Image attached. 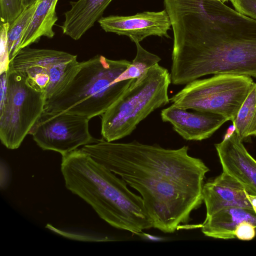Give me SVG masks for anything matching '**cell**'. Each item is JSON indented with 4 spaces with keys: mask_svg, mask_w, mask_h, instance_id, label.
I'll return each instance as SVG.
<instances>
[{
    "mask_svg": "<svg viewBox=\"0 0 256 256\" xmlns=\"http://www.w3.org/2000/svg\"><path fill=\"white\" fill-rule=\"evenodd\" d=\"M182 18L196 32L216 38H256V20L212 0H173Z\"/></svg>",
    "mask_w": 256,
    "mask_h": 256,
    "instance_id": "cell-8",
    "label": "cell"
},
{
    "mask_svg": "<svg viewBox=\"0 0 256 256\" xmlns=\"http://www.w3.org/2000/svg\"><path fill=\"white\" fill-rule=\"evenodd\" d=\"M230 1L237 12L256 20V0H230Z\"/></svg>",
    "mask_w": 256,
    "mask_h": 256,
    "instance_id": "cell-22",
    "label": "cell"
},
{
    "mask_svg": "<svg viewBox=\"0 0 256 256\" xmlns=\"http://www.w3.org/2000/svg\"><path fill=\"white\" fill-rule=\"evenodd\" d=\"M212 0L218 1V2H220L224 3V2H228V1H229L230 0Z\"/></svg>",
    "mask_w": 256,
    "mask_h": 256,
    "instance_id": "cell-27",
    "label": "cell"
},
{
    "mask_svg": "<svg viewBox=\"0 0 256 256\" xmlns=\"http://www.w3.org/2000/svg\"><path fill=\"white\" fill-rule=\"evenodd\" d=\"M232 123L234 131L241 140L256 136V82L246 96Z\"/></svg>",
    "mask_w": 256,
    "mask_h": 256,
    "instance_id": "cell-18",
    "label": "cell"
},
{
    "mask_svg": "<svg viewBox=\"0 0 256 256\" xmlns=\"http://www.w3.org/2000/svg\"><path fill=\"white\" fill-rule=\"evenodd\" d=\"M23 0H0V16L2 22L11 24L23 12Z\"/></svg>",
    "mask_w": 256,
    "mask_h": 256,
    "instance_id": "cell-21",
    "label": "cell"
},
{
    "mask_svg": "<svg viewBox=\"0 0 256 256\" xmlns=\"http://www.w3.org/2000/svg\"><path fill=\"white\" fill-rule=\"evenodd\" d=\"M254 83L246 76L215 74L186 84L170 100L177 108L221 115L233 122Z\"/></svg>",
    "mask_w": 256,
    "mask_h": 256,
    "instance_id": "cell-7",
    "label": "cell"
},
{
    "mask_svg": "<svg viewBox=\"0 0 256 256\" xmlns=\"http://www.w3.org/2000/svg\"><path fill=\"white\" fill-rule=\"evenodd\" d=\"M40 0L24 9L19 16L10 24L7 34V50L10 61L20 50L24 34L30 22Z\"/></svg>",
    "mask_w": 256,
    "mask_h": 256,
    "instance_id": "cell-19",
    "label": "cell"
},
{
    "mask_svg": "<svg viewBox=\"0 0 256 256\" xmlns=\"http://www.w3.org/2000/svg\"><path fill=\"white\" fill-rule=\"evenodd\" d=\"M78 64L77 56L50 49H20L9 66L24 76L36 88L46 94V100L60 92Z\"/></svg>",
    "mask_w": 256,
    "mask_h": 256,
    "instance_id": "cell-9",
    "label": "cell"
},
{
    "mask_svg": "<svg viewBox=\"0 0 256 256\" xmlns=\"http://www.w3.org/2000/svg\"><path fill=\"white\" fill-rule=\"evenodd\" d=\"M242 142L234 131L214 146L223 172L239 181L250 195L256 196V160Z\"/></svg>",
    "mask_w": 256,
    "mask_h": 256,
    "instance_id": "cell-13",
    "label": "cell"
},
{
    "mask_svg": "<svg viewBox=\"0 0 256 256\" xmlns=\"http://www.w3.org/2000/svg\"><path fill=\"white\" fill-rule=\"evenodd\" d=\"M112 0H78L70 2L62 26L64 34L78 40L100 18Z\"/></svg>",
    "mask_w": 256,
    "mask_h": 256,
    "instance_id": "cell-15",
    "label": "cell"
},
{
    "mask_svg": "<svg viewBox=\"0 0 256 256\" xmlns=\"http://www.w3.org/2000/svg\"><path fill=\"white\" fill-rule=\"evenodd\" d=\"M136 46V54L128 68L118 76L116 82L138 79L148 70L161 60L160 57L152 54L143 48L140 42H134Z\"/></svg>",
    "mask_w": 256,
    "mask_h": 256,
    "instance_id": "cell-20",
    "label": "cell"
},
{
    "mask_svg": "<svg viewBox=\"0 0 256 256\" xmlns=\"http://www.w3.org/2000/svg\"><path fill=\"white\" fill-rule=\"evenodd\" d=\"M162 120L170 123L173 129L188 140H202L210 137L228 120L224 116L210 112L177 108L172 104L160 112Z\"/></svg>",
    "mask_w": 256,
    "mask_h": 256,
    "instance_id": "cell-12",
    "label": "cell"
},
{
    "mask_svg": "<svg viewBox=\"0 0 256 256\" xmlns=\"http://www.w3.org/2000/svg\"><path fill=\"white\" fill-rule=\"evenodd\" d=\"M248 194L246 188L239 181L222 172L204 184L202 198L206 207V216L230 207L252 208Z\"/></svg>",
    "mask_w": 256,
    "mask_h": 256,
    "instance_id": "cell-14",
    "label": "cell"
},
{
    "mask_svg": "<svg viewBox=\"0 0 256 256\" xmlns=\"http://www.w3.org/2000/svg\"><path fill=\"white\" fill-rule=\"evenodd\" d=\"M0 139L8 148L16 149L44 112L46 94L34 86L8 64L0 74Z\"/></svg>",
    "mask_w": 256,
    "mask_h": 256,
    "instance_id": "cell-6",
    "label": "cell"
},
{
    "mask_svg": "<svg viewBox=\"0 0 256 256\" xmlns=\"http://www.w3.org/2000/svg\"><path fill=\"white\" fill-rule=\"evenodd\" d=\"M98 54L78 62L64 89L46 100L45 110L77 114L89 119L104 113L134 79L116 82L130 64Z\"/></svg>",
    "mask_w": 256,
    "mask_h": 256,
    "instance_id": "cell-4",
    "label": "cell"
},
{
    "mask_svg": "<svg viewBox=\"0 0 256 256\" xmlns=\"http://www.w3.org/2000/svg\"><path fill=\"white\" fill-rule=\"evenodd\" d=\"M248 198L252 204L253 210L256 213V196H252L248 194Z\"/></svg>",
    "mask_w": 256,
    "mask_h": 256,
    "instance_id": "cell-25",
    "label": "cell"
},
{
    "mask_svg": "<svg viewBox=\"0 0 256 256\" xmlns=\"http://www.w3.org/2000/svg\"><path fill=\"white\" fill-rule=\"evenodd\" d=\"M90 120L77 114L44 110L29 134L42 150H53L63 156L80 146L98 141L89 132Z\"/></svg>",
    "mask_w": 256,
    "mask_h": 256,
    "instance_id": "cell-10",
    "label": "cell"
},
{
    "mask_svg": "<svg viewBox=\"0 0 256 256\" xmlns=\"http://www.w3.org/2000/svg\"><path fill=\"white\" fill-rule=\"evenodd\" d=\"M0 166V172L4 174H0V187L1 188H5L8 186L9 180V172L5 164H2L1 162Z\"/></svg>",
    "mask_w": 256,
    "mask_h": 256,
    "instance_id": "cell-24",
    "label": "cell"
},
{
    "mask_svg": "<svg viewBox=\"0 0 256 256\" xmlns=\"http://www.w3.org/2000/svg\"><path fill=\"white\" fill-rule=\"evenodd\" d=\"M58 0H40L24 34L20 50L38 42L42 36H54L52 28L58 19L56 12Z\"/></svg>",
    "mask_w": 256,
    "mask_h": 256,
    "instance_id": "cell-17",
    "label": "cell"
},
{
    "mask_svg": "<svg viewBox=\"0 0 256 256\" xmlns=\"http://www.w3.org/2000/svg\"><path fill=\"white\" fill-rule=\"evenodd\" d=\"M61 172L66 188L111 226L136 234L154 228L141 196L82 149L62 156Z\"/></svg>",
    "mask_w": 256,
    "mask_h": 256,
    "instance_id": "cell-2",
    "label": "cell"
},
{
    "mask_svg": "<svg viewBox=\"0 0 256 256\" xmlns=\"http://www.w3.org/2000/svg\"><path fill=\"white\" fill-rule=\"evenodd\" d=\"M243 222L252 224L256 228V213L252 208L230 207L206 216L200 224L202 232L208 237L217 239L236 238L234 230Z\"/></svg>",
    "mask_w": 256,
    "mask_h": 256,
    "instance_id": "cell-16",
    "label": "cell"
},
{
    "mask_svg": "<svg viewBox=\"0 0 256 256\" xmlns=\"http://www.w3.org/2000/svg\"><path fill=\"white\" fill-rule=\"evenodd\" d=\"M170 74L158 63L134 79L102 116L103 139L114 142L130 134L156 109L168 104Z\"/></svg>",
    "mask_w": 256,
    "mask_h": 256,
    "instance_id": "cell-5",
    "label": "cell"
},
{
    "mask_svg": "<svg viewBox=\"0 0 256 256\" xmlns=\"http://www.w3.org/2000/svg\"><path fill=\"white\" fill-rule=\"evenodd\" d=\"M172 82L186 84L209 74H232L256 78V38H216L171 22Z\"/></svg>",
    "mask_w": 256,
    "mask_h": 256,
    "instance_id": "cell-3",
    "label": "cell"
},
{
    "mask_svg": "<svg viewBox=\"0 0 256 256\" xmlns=\"http://www.w3.org/2000/svg\"><path fill=\"white\" fill-rule=\"evenodd\" d=\"M36 0H23V4L24 8L30 6Z\"/></svg>",
    "mask_w": 256,
    "mask_h": 256,
    "instance_id": "cell-26",
    "label": "cell"
},
{
    "mask_svg": "<svg viewBox=\"0 0 256 256\" xmlns=\"http://www.w3.org/2000/svg\"><path fill=\"white\" fill-rule=\"evenodd\" d=\"M82 149L140 193L154 228L164 233L188 224L192 212L203 202L210 170L201 159L188 154V146L168 149L102 138Z\"/></svg>",
    "mask_w": 256,
    "mask_h": 256,
    "instance_id": "cell-1",
    "label": "cell"
},
{
    "mask_svg": "<svg viewBox=\"0 0 256 256\" xmlns=\"http://www.w3.org/2000/svg\"><path fill=\"white\" fill-rule=\"evenodd\" d=\"M256 228L251 223L243 222L240 224L234 230L236 238L242 240H250L256 236Z\"/></svg>",
    "mask_w": 256,
    "mask_h": 256,
    "instance_id": "cell-23",
    "label": "cell"
},
{
    "mask_svg": "<svg viewBox=\"0 0 256 256\" xmlns=\"http://www.w3.org/2000/svg\"><path fill=\"white\" fill-rule=\"evenodd\" d=\"M98 22L106 32L126 36L133 42H140L150 36L170 38L168 31L172 24L165 9L132 16H110L102 17Z\"/></svg>",
    "mask_w": 256,
    "mask_h": 256,
    "instance_id": "cell-11",
    "label": "cell"
}]
</instances>
